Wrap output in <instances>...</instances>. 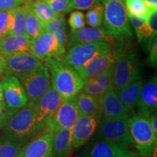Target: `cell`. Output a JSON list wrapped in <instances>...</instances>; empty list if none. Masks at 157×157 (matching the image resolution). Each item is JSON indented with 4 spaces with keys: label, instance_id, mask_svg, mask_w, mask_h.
<instances>
[{
    "label": "cell",
    "instance_id": "cell-17",
    "mask_svg": "<svg viewBox=\"0 0 157 157\" xmlns=\"http://www.w3.org/2000/svg\"><path fill=\"white\" fill-rule=\"evenodd\" d=\"M86 157H140L129 147L102 140H95Z\"/></svg>",
    "mask_w": 157,
    "mask_h": 157
},
{
    "label": "cell",
    "instance_id": "cell-47",
    "mask_svg": "<svg viewBox=\"0 0 157 157\" xmlns=\"http://www.w3.org/2000/svg\"><path fill=\"white\" fill-rule=\"evenodd\" d=\"M16 157H21V156H20V155L18 154V155H17V156Z\"/></svg>",
    "mask_w": 157,
    "mask_h": 157
},
{
    "label": "cell",
    "instance_id": "cell-23",
    "mask_svg": "<svg viewBox=\"0 0 157 157\" xmlns=\"http://www.w3.org/2000/svg\"><path fill=\"white\" fill-rule=\"evenodd\" d=\"M143 84L141 79L137 80L116 92L123 105L130 111L137 109Z\"/></svg>",
    "mask_w": 157,
    "mask_h": 157
},
{
    "label": "cell",
    "instance_id": "cell-44",
    "mask_svg": "<svg viewBox=\"0 0 157 157\" xmlns=\"http://www.w3.org/2000/svg\"><path fill=\"white\" fill-rule=\"evenodd\" d=\"M148 7H157V0H143Z\"/></svg>",
    "mask_w": 157,
    "mask_h": 157
},
{
    "label": "cell",
    "instance_id": "cell-38",
    "mask_svg": "<svg viewBox=\"0 0 157 157\" xmlns=\"http://www.w3.org/2000/svg\"><path fill=\"white\" fill-rule=\"evenodd\" d=\"M102 3V0H71L72 9L76 10H87Z\"/></svg>",
    "mask_w": 157,
    "mask_h": 157
},
{
    "label": "cell",
    "instance_id": "cell-15",
    "mask_svg": "<svg viewBox=\"0 0 157 157\" xmlns=\"http://www.w3.org/2000/svg\"><path fill=\"white\" fill-rule=\"evenodd\" d=\"M42 65L43 62L30 52L17 54L6 59L5 74L18 77L37 69Z\"/></svg>",
    "mask_w": 157,
    "mask_h": 157
},
{
    "label": "cell",
    "instance_id": "cell-28",
    "mask_svg": "<svg viewBox=\"0 0 157 157\" xmlns=\"http://www.w3.org/2000/svg\"><path fill=\"white\" fill-rule=\"evenodd\" d=\"M13 26L9 34L23 36L26 35V10L24 6L12 9Z\"/></svg>",
    "mask_w": 157,
    "mask_h": 157
},
{
    "label": "cell",
    "instance_id": "cell-43",
    "mask_svg": "<svg viewBox=\"0 0 157 157\" xmlns=\"http://www.w3.org/2000/svg\"><path fill=\"white\" fill-rule=\"evenodd\" d=\"M5 64H6V59L0 53V76L5 74Z\"/></svg>",
    "mask_w": 157,
    "mask_h": 157
},
{
    "label": "cell",
    "instance_id": "cell-37",
    "mask_svg": "<svg viewBox=\"0 0 157 157\" xmlns=\"http://www.w3.org/2000/svg\"><path fill=\"white\" fill-rule=\"evenodd\" d=\"M148 64L153 68H156L157 65V36H155L149 39L148 44Z\"/></svg>",
    "mask_w": 157,
    "mask_h": 157
},
{
    "label": "cell",
    "instance_id": "cell-11",
    "mask_svg": "<svg viewBox=\"0 0 157 157\" xmlns=\"http://www.w3.org/2000/svg\"><path fill=\"white\" fill-rule=\"evenodd\" d=\"M30 53L41 61L50 58L63 59L66 48L59 46L53 37L43 30L38 36L31 41Z\"/></svg>",
    "mask_w": 157,
    "mask_h": 157
},
{
    "label": "cell",
    "instance_id": "cell-26",
    "mask_svg": "<svg viewBox=\"0 0 157 157\" xmlns=\"http://www.w3.org/2000/svg\"><path fill=\"white\" fill-rule=\"evenodd\" d=\"M32 9L34 14L42 22V24L56 18L60 14L56 13L44 0H26Z\"/></svg>",
    "mask_w": 157,
    "mask_h": 157
},
{
    "label": "cell",
    "instance_id": "cell-10",
    "mask_svg": "<svg viewBox=\"0 0 157 157\" xmlns=\"http://www.w3.org/2000/svg\"><path fill=\"white\" fill-rule=\"evenodd\" d=\"M80 116L74 99L63 100L44 129L55 132L60 129H71Z\"/></svg>",
    "mask_w": 157,
    "mask_h": 157
},
{
    "label": "cell",
    "instance_id": "cell-29",
    "mask_svg": "<svg viewBox=\"0 0 157 157\" xmlns=\"http://www.w3.org/2000/svg\"><path fill=\"white\" fill-rule=\"evenodd\" d=\"M127 13L129 15L141 19H147L149 7L143 0H125Z\"/></svg>",
    "mask_w": 157,
    "mask_h": 157
},
{
    "label": "cell",
    "instance_id": "cell-41",
    "mask_svg": "<svg viewBox=\"0 0 157 157\" xmlns=\"http://www.w3.org/2000/svg\"><path fill=\"white\" fill-rule=\"evenodd\" d=\"M13 111L7 107L5 102H0V128Z\"/></svg>",
    "mask_w": 157,
    "mask_h": 157
},
{
    "label": "cell",
    "instance_id": "cell-35",
    "mask_svg": "<svg viewBox=\"0 0 157 157\" xmlns=\"http://www.w3.org/2000/svg\"><path fill=\"white\" fill-rule=\"evenodd\" d=\"M50 7L59 14H66L73 10L71 0H44Z\"/></svg>",
    "mask_w": 157,
    "mask_h": 157
},
{
    "label": "cell",
    "instance_id": "cell-14",
    "mask_svg": "<svg viewBox=\"0 0 157 157\" xmlns=\"http://www.w3.org/2000/svg\"><path fill=\"white\" fill-rule=\"evenodd\" d=\"M63 101L62 98L52 86L33 105L37 121L44 127Z\"/></svg>",
    "mask_w": 157,
    "mask_h": 157
},
{
    "label": "cell",
    "instance_id": "cell-19",
    "mask_svg": "<svg viewBox=\"0 0 157 157\" xmlns=\"http://www.w3.org/2000/svg\"><path fill=\"white\" fill-rule=\"evenodd\" d=\"M138 114L149 118L157 109V77L153 76L146 84H143L137 103Z\"/></svg>",
    "mask_w": 157,
    "mask_h": 157
},
{
    "label": "cell",
    "instance_id": "cell-39",
    "mask_svg": "<svg viewBox=\"0 0 157 157\" xmlns=\"http://www.w3.org/2000/svg\"><path fill=\"white\" fill-rule=\"evenodd\" d=\"M148 28L151 36H156L157 34V7H149L148 15L146 19Z\"/></svg>",
    "mask_w": 157,
    "mask_h": 157
},
{
    "label": "cell",
    "instance_id": "cell-34",
    "mask_svg": "<svg viewBox=\"0 0 157 157\" xmlns=\"http://www.w3.org/2000/svg\"><path fill=\"white\" fill-rule=\"evenodd\" d=\"M93 78V80L96 84L105 92L110 88L113 87L112 82V67L110 68L103 73L98 74L97 76L90 77Z\"/></svg>",
    "mask_w": 157,
    "mask_h": 157
},
{
    "label": "cell",
    "instance_id": "cell-30",
    "mask_svg": "<svg viewBox=\"0 0 157 157\" xmlns=\"http://www.w3.org/2000/svg\"><path fill=\"white\" fill-rule=\"evenodd\" d=\"M128 17L129 23H131V25H132V27L135 29L139 42L141 43L146 39L149 40L150 39L153 38L148 28L146 20L138 18V17L129 14Z\"/></svg>",
    "mask_w": 157,
    "mask_h": 157
},
{
    "label": "cell",
    "instance_id": "cell-16",
    "mask_svg": "<svg viewBox=\"0 0 157 157\" xmlns=\"http://www.w3.org/2000/svg\"><path fill=\"white\" fill-rule=\"evenodd\" d=\"M54 132L43 130L21 148V157H46L52 154Z\"/></svg>",
    "mask_w": 157,
    "mask_h": 157
},
{
    "label": "cell",
    "instance_id": "cell-6",
    "mask_svg": "<svg viewBox=\"0 0 157 157\" xmlns=\"http://www.w3.org/2000/svg\"><path fill=\"white\" fill-rule=\"evenodd\" d=\"M113 44V43L106 42L79 43L74 44L66 52L63 60L74 69L77 70L97 57L114 50Z\"/></svg>",
    "mask_w": 157,
    "mask_h": 157
},
{
    "label": "cell",
    "instance_id": "cell-3",
    "mask_svg": "<svg viewBox=\"0 0 157 157\" xmlns=\"http://www.w3.org/2000/svg\"><path fill=\"white\" fill-rule=\"evenodd\" d=\"M104 6V28L115 39L132 36L125 0H102Z\"/></svg>",
    "mask_w": 157,
    "mask_h": 157
},
{
    "label": "cell",
    "instance_id": "cell-42",
    "mask_svg": "<svg viewBox=\"0 0 157 157\" xmlns=\"http://www.w3.org/2000/svg\"><path fill=\"white\" fill-rule=\"evenodd\" d=\"M149 122H150L151 127V129L154 132V134L155 137H157V112H154L152 113L151 115L148 118Z\"/></svg>",
    "mask_w": 157,
    "mask_h": 157
},
{
    "label": "cell",
    "instance_id": "cell-13",
    "mask_svg": "<svg viewBox=\"0 0 157 157\" xmlns=\"http://www.w3.org/2000/svg\"><path fill=\"white\" fill-rule=\"evenodd\" d=\"M99 103L103 120L129 118L131 116V111L123 105L113 87L106 90L99 98Z\"/></svg>",
    "mask_w": 157,
    "mask_h": 157
},
{
    "label": "cell",
    "instance_id": "cell-21",
    "mask_svg": "<svg viewBox=\"0 0 157 157\" xmlns=\"http://www.w3.org/2000/svg\"><path fill=\"white\" fill-rule=\"evenodd\" d=\"M30 43L27 35L7 34L0 39V53L7 59L17 54L30 52Z\"/></svg>",
    "mask_w": 157,
    "mask_h": 157
},
{
    "label": "cell",
    "instance_id": "cell-12",
    "mask_svg": "<svg viewBox=\"0 0 157 157\" xmlns=\"http://www.w3.org/2000/svg\"><path fill=\"white\" fill-rule=\"evenodd\" d=\"M1 82L4 101L10 109L15 111L28 104L26 93L17 76L5 75Z\"/></svg>",
    "mask_w": 157,
    "mask_h": 157
},
{
    "label": "cell",
    "instance_id": "cell-8",
    "mask_svg": "<svg viewBox=\"0 0 157 157\" xmlns=\"http://www.w3.org/2000/svg\"><path fill=\"white\" fill-rule=\"evenodd\" d=\"M96 139L115 143L125 146H132L128 118L103 120L98 127Z\"/></svg>",
    "mask_w": 157,
    "mask_h": 157
},
{
    "label": "cell",
    "instance_id": "cell-36",
    "mask_svg": "<svg viewBox=\"0 0 157 157\" xmlns=\"http://www.w3.org/2000/svg\"><path fill=\"white\" fill-rule=\"evenodd\" d=\"M85 17L81 11H74L68 17V24L71 31H77L85 27Z\"/></svg>",
    "mask_w": 157,
    "mask_h": 157
},
{
    "label": "cell",
    "instance_id": "cell-33",
    "mask_svg": "<svg viewBox=\"0 0 157 157\" xmlns=\"http://www.w3.org/2000/svg\"><path fill=\"white\" fill-rule=\"evenodd\" d=\"M13 26L12 10L0 11V39L9 34Z\"/></svg>",
    "mask_w": 157,
    "mask_h": 157
},
{
    "label": "cell",
    "instance_id": "cell-22",
    "mask_svg": "<svg viewBox=\"0 0 157 157\" xmlns=\"http://www.w3.org/2000/svg\"><path fill=\"white\" fill-rule=\"evenodd\" d=\"M72 148L71 130L64 129L54 132L52 155L53 157H68Z\"/></svg>",
    "mask_w": 157,
    "mask_h": 157
},
{
    "label": "cell",
    "instance_id": "cell-45",
    "mask_svg": "<svg viewBox=\"0 0 157 157\" xmlns=\"http://www.w3.org/2000/svg\"><path fill=\"white\" fill-rule=\"evenodd\" d=\"M0 102H5V101H4L3 90H2V82H0Z\"/></svg>",
    "mask_w": 157,
    "mask_h": 157
},
{
    "label": "cell",
    "instance_id": "cell-32",
    "mask_svg": "<svg viewBox=\"0 0 157 157\" xmlns=\"http://www.w3.org/2000/svg\"><path fill=\"white\" fill-rule=\"evenodd\" d=\"M104 6L100 4L93 8L88 10L86 14L87 23L91 27H100L103 23Z\"/></svg>",
    "mask_w": 157,
    "mask_h": 157
},
{
    "label": "cell",
    "instance_id": "cell-27",
    "mask_svg": "<svg viewBox=\"0 0 157 157\" xmlns=\"http://www.w3.org/2000/svg\"><path fill=\"white\" fill-rule=\"evenodd\" d=\"M25 2L24 7L26 10V35L29 36L30 41H31L38 36L44 29L42 22L34 14L28 2L25 0Z\"/></svg>",
    "mask_w": 157,
    "mask_h": 157
},
{
    "label": "cell",
    "instance_id": "cell-31",
    "mask_svg": "<svg viewBox=\"0 0 157 157\" xmlns=\"http://www.w3.org/2000/svg\"><path fill=\"white\" fill-rule=\"evenodd\" d=\"M21 148V143L8 138L0 140V157H16Z\"/></svg>",
    "mask_w": 157,
    "mask_h": 157
},
{
    "label": "cell",
    "instance_id": "cell-2",
    "mask_svg": "<svg viewBox=\"0 0 157 157\" xmlns=\"http://www.w3.org/2000/svg\"><path fill=\"white\" fill-rule=\"evenodd\" d=\"M1 128L7 138L23 143L40 133L44 127L38 122L34 109L27 104L13 111Z\"/></svg>",
    "mask_w": 157,
    "mask_h": 157
},
{
    "label": "cell",
    "instance_id": "cell-1",
    "mask_svg": "<svg viewBox=\"0 0 157 157\" xmlns=\"http://www.w3.org/2000/svg\"><path fill=\"white\" fill-rule=\"evenodd\" d=\"M44 65L50 71L51 86L63 100L74 99L82 91L84 81L63 59H48Z\"/></svg>",
    "mask_w": 157,
    "mask_h": 157
},
{
    "label": "cell",
    "instance_id": "cell-24",
    "mask_svg": "<svg viewBox=\"0 0 157 157\" xmlns=\"http://www.w3.org/2000/svg\"><path fill=\"white\" fill-rule=\"evenodd\" d=\"M66 28V21L63 14L43 24V29L53 37L59 46L64 48L67 42Z\"/></svg>",
    "mask_w": 157,
    "mask_h": 157
},
{
    "label": "cell",
    "instance_id": "cell-7",
    "mask_svg": "<svg viewBox=\"0 0 157 157\" xmlns=\"http://www.w3.org/2000/svg\"><path fill=\"white\" fill-rule=\"evenodd\" d=\"M17 78L24 88L28 98V105L31 107L36 103L51 86L50 71L44 64L37 69L19 76Z\"/></svg>",
    "mask_w": 157,
    "mask_h": 157
},
{
    "label": "cell",
    "instance_id": "cell-5",
    "mask_svg": "<svg viewBox=\"0 0 157 157\" xmlns=\"http://www.w3.org/2000/svg\"><path fill=\"white\" fill-rule=\"evenodd\" d=\"M129 127L133 144L140 157H150L156 148L155 137L148 118L140 114L128 118Z\"/></svg>",
    "mask_w": 157,
    "mask_h": 157
},
{
    "label": "cell",
    "instance_id": "cell-48",
    "mask_svg": "<svg viewBox=\"0 0 157 157\" xmlns=\"http://www.w3.org/2000/svg\"></svg>",
    "mask_w": 157,
    "mask_h": 157
},
{
    "label": "cell",
    "instance_id": "cell-18",
    "mask_svg": "<svg viewBox=\"0 0 157 157\" xmlns=\"http://www.w3.org/2000/svg\"><path fill=\"white\" fill-rule=\"evenodd\" d=\"M115 39L105 30V28L100 27H84L77 31H71L67 37V44L71 47L79 43L106 42L113 43Z\"/></svg>",
    "mask_w": 157,
    "mask_h": 157
},
{
    "label": "cell",
    "instance_id": "cell-25",
    "mask_svg": "<svg viewBox=\"0 0 157 157\" xmlns=\"http://www.w3.org/2000/svg\"><path fill=\"white\" fill-rule=\"evenodd\" d=\"M80 115H90L100 109L99 98L81 91L74 98Z\"/></svg>",
    "mask_w": 157,
    "mask_h": 157
},
{
    "label": "cell",
    "instance_id": "cell-46",
    "mask_svg": "<svg viewBox=\"0 0 157 157\" xmlns=\"http://www.w3.org/2000/svg\"><path fill=\"white\" fill-rule=\"evenodd\" d=\"M46 157H53V156H52V154H50V155H49V156H46Z\"/></svg>",
    "mask_w": 157,
    "mask_h": 157
},
{
    "label": "cell",
    "instance_id": "cell-9",
    "mask_svg": "<svg viewBox=\"0 0 157 157\" xmlns=\"http://www.w3.org/2000/svg\"><path fill=\"white\" fill-rule=\"evenodd\" d=\"M102 119L101 109L90 115H82L78 117L71 130L72 147L78 148L84 146L95 134Z\"/></svg>",
    "mask_w": 157,
    "mask_h": 157
},
{
    "label": "cell",
    "instance_id": "cell-4",
    "mask_svg": "<svg viewBox=\"0 0 157 157\" xmlns=\"http://www.w3.org/2000/svg\"><path fill=\"white\" fill-rule=\"evenodd\" d=\"M141 79V64L137 52L119 54L112 66V82L115 92Z\"/></svg>",
    "mask_w": 157,
    "mask_h": 157
},
{
    "label": "cell",
    "instance_id": "cell-40",
    "mask_svg": "<svg viewBox=\"0 0 157 157\" xmlns=\"http://www.w3.org/2000/svg\"><path fill=\"white\" fill-rule=\"evenodd\" d=\"M25 2V0H0V11L14 9L20 7Z\"/></svg>",
    "mask_w": 157,
    "mask_h": 157
},
{
    "label": "cell",
    "instance_id": "cell-20",
    "mask_svg": "<svg viewBox=\"0 0 157 157\" xmlns=\"http://www.w3.org/2000/svg\"><path fill=\"white\" fill-rule=\"evenodd\" d=\"M118 55L115 50H113L107 54L98 56L83 67L76 70V71L83 81L97 76L112 67Z\"/></svg>",
    "mask_w": 157,
    "mask_h": 157
}]
</instances>
